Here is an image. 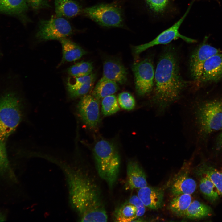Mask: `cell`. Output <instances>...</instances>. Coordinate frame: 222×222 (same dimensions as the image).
<instances>
[{
    "label": "cell",
    "instance_id": "cell-25",
    "mask_svg": "<svg viewBox=\"0 0 222 222\" xmlns=\"http://www.w3.org/2000/svg\"><path fill=\"white\" fill-rule=\"evenodd\" d=\"M175 196L170 201V208L175 214L183 216L192 201V197L191 195L188 194Z\"/></svg>",
    "mask_w": 222,
    "mask_h": 222
},
{
    "label": "cell",
    "instance_id": "cell-14",
    "mask_svg": "<svg viewBox=\"0 0 222 222\" xmlns=\"http://www.w3.org/2000/svg\"><path fill=\"white\" fill-rule=\"evenodd\" d=\"M138 190L137 195L146 207L156 210L162 206L164 192L162 189L147 186Z\"/></svg>",
    "mask_w": 222,
    "mask_h": 222
},
{
    "label": "cell",
    "instance_id": "cell-17",
    "mask_svg": "<svg viewBox=\"0 0 222 222\" xmlns=\"http://www.w3.org/2000/svg\"><path fill=\"white\" fill-rule=\"evenodd\" d=\"M54 4L57 17L72 18L83 11L81 6L74 0H54Z\"/></svg>",
    "mask_w": 222,
    "mask_h": 222
},
{
    "label": "cell",
    "instance_id": "cell-11",
    "mask_svg": "<svg viewBox=\"0 0 222 222\" xmlns=\"http://www.w3.org/2000/svg\"><path fill=\"white\" fill-rule=\"evenodd\" d=\"M204 41L195 50L190 58L189 68L192 77L198 81L204 64L211 56L222 52L220 50L206 43Z\"/></svg>",
    "mask_w": 222,
    "mask_h": 222
},
{
    "label": "cell",
    "instance_id": "cell-21",
    "mask_svg": "<svg viewBox=\"0 0 222 222\" xmlns=\"http://www.w3.org/2000/svg\"><path fill=\"white\" fill-rule=\"evenodd\" d=\"M28 9L27 0H0V13L23 15Z\"/></svg>",
    "mask_w": 222,
    "mask_h": 222
},
{
    "label": "cell",
    "instance_id": "cell-9",
    "mask_svg": "<svg viewBox=\"0 0 222 222\" xmlns=\"http://www.w3.org/2000/svg\"><path fill=\"white\" fill-rule=\"evenodd\" d=\"M192 5L191 3L183 15L178 21L160 33L154 39L147 43L134 47V52L135 54L138 55L150 47L156 45L166 44L174 40L179 38L181 39L187 43L195 42V40L182 35L179 31V27L189 13Z\"/></svg>",
    "mask_w": 222,
    "mask_h": 222
},
{
    "label": "cell",
    "instance_id": "cell-28",
    "mask_svg": "<svg viewBox=\"0 0 222 222\" xmlns=\"http://www.w3.org/2000/svg\"><path fill=\"white\" fill-rule=\"evenodd\" d=\"M150 11L155 15L165 14L169 8L171 0H145Z\"/></svg>",
    "mask_w": 222,
    "mask_h": 222
},
{
    "label": "cell",
    "instance_id": "cell-31",
    "mask_svg": "<svg viewBox=\"0 0 222 222\" xmlns=\"http://www.w3.org/2000/svg\"><path fill=\"white\" fill-rule=\"evenodd\" d=\"M117 100L120 106L123 109L130 110L135 106V101L134 97L130 93L123 92L119 94Z\"/></svg>",
    "mask_w": 222,
    "mask_h": 222
},
{
    "label": "cell",
    "instance_id": "cell-4",
    "mask_svg": "<svg viewBox=\"0 0 222 222\" xmlns=\"http://www.w3.org/2000/svg\"><path fill=\"white\" fill-rule=\"evenodd\" d=\"M22 117L21 103L15 93H7L0 97V140L5 142L19 124Z\"/></svg>",
    "mask_w": 222,
    "mask_h": 222
},
{
    "label": "cell",
    "instance_id": "cell-13",
    "mask_svg": "<svg viewBox=\"0 0 222 222\" xmlns=\"http://www.w3.org/2000/svg\"><path fill=\"white\" fill-rule=\"evenodd\" d=\"M126 189H139L147 186L145 172L136 161H129L127 165Z\"/></svg>",
    "mask_w": 222,
    "mask_h": 222
},
{
    "label": "cell",
    "instance_id": "cell-33",
    "mask_svg": "<svg viewBox=\"0 0 222 222\" xmlns=\"http://www.w3.org/2000/svg\"><path fill=\"white\" fill-rule=\"evenodd\" d=\"M127 201L136 208L138 218L144 215L146 212V207L137 195L131 196Z\"/></svg>",
    "mask_w": 222,
    "mask_h": 222
},
{
    "label": "cell",
    "instance_id": "cell-26",
    "mask_svg": "<svg viewBox=\"0 0 222 222\" xmlns=\"http://www.w3.org/2000/svg\"><path fill=\"white\" fill-rule=\"evenodd\" d=\"M93 66L89 62H81L71 66L67 70L68 73L71 76L81 77L92 73Z\"/></svg>",
    "mask_w": 222,
    "mask_h": 222
},
{
    "label": "cell",
    "instance_id": "cell-36",
    "mask_svg": "<svg viewBox=\"0 0 222 222\" xmlns=\"http://www.w3.org/2000/svg\"><path fill=\"white\" fill-rule=\"evenodd\" d=\"M5 220L4 217L2 215L0 214V221H4Z\"/></svg>",
    "mask_w": 222,
    "mask_h": 222
},
{
    "label": "cell",
    "instance_id": "cell-5",
    "mask_svg": "<svg viewBox=\"0 0 222 222\" xmlns=\"http://www.w3.org/2000/svg\"><path fill=\"white\" fill-rule=\"evenodd\" d=\"M199 131L208 134L222 130V100L214 99L201 103L195 110Z\"/></svg>",
    "mask_w": 222,
    "mask_h": 222
},
{
    "label": "cell",
    "instance_id": "cell-2",
    "mask_svg": "<svg viewBox=\"0 0 222 222\" xmlns=\"http://www.w3.org/2000/svg\"><path fill=\"white\" fill-rule=\"evenodd\" d=\"M68 178L72 202L81 221H107L101 192L94 181L79 172H69Z\"/></svg>",
    "mask_w": 222,
    "mask_h": 222
},
{
    "label": "cell",
    "instance_id": "cell-34",
    "mask_svg": "<svg viewBox=\"0 0 222 222\" xmlns=\"http://www.w3.org/2000/svg\"><path fill=\"white\" fill-rule=\"evenodd\" d=\"M27 1L28 5L35 10L50 7L48 0H27Z\"/></svg>",
    "mask_w": 222,
    "mask_h": 222
},
{
    "label": "cell",
    "instance_id": "cell-23",
    "mask_svg": "<svg viewBox=\"0 0 222 222\" xmlns=\"http://www.w3.org/2000/svg\"><path fill=\"white\" fill-rule=\"evenodd\" d=\"M200 178L199 187L200 191L210 202H213L219 198V194L215 186L207 175L195 172Z\"/></svg>",
    "mask_w": 222,
    "mask_h": 222
},
{
    "label": "cell",
    "instance_id": "cell-32",
    "mask_svg": "<svg viewBox=\"0 0 222 222\" xmlns=\"http://www.w3.org/2000/svg\"><path fill=\"white\" fill-rule=\"evenodd\" d=\"M93 83H88L78 87L68 88L70 97L74 99L87 94L92 87Z\"/></svg>",
    "mask_w": 222,
    "mask_h": 222
},
{
    "label": "cell",
    "instance_id": "cell-6",
    "mask_svg": "<svg viewBox=\"0 0 222 222\" xmlns=\"http://www.w3.org/2000/svg\"><path fill=\"white\" fill-rule=\"evenodd\" d=\"M82 12L98 24L107 27H122L123 19L120 9L109 4H101L83 10Z\"/></svg>",
    "mask_w": 222,
    "mask_h": 222
},
{
    "label": "cell",
    "instance_id": "cell-15",
    "mask_svg": "<svg viewBox=\"0 0 222 222\" xmlns=\"http://www.w3.org/2000/svg\"><path fill=\"white\" fill-rule=\"evenodd\" d=\"M195 180L190 177L187 171H182L174 178L171 186V192L174 195H191L196 188Z\"/></svg>",
    "mask_w": 222,
    "mask_h": 222
},
{
    "label": "cell",
    "instance_id": "cell-10",
    "mask_svg": "<svg viewBox=\"0 0 222 222\" xmlns=\"http://www.w3.org/2000/svg\"><path fill=\"white\" fill-rule=\"evenodd\" d=\"M99 100L92 95L82 96L77 105L79 116L89 128L94 129L98 125L100 119Z\"/></svg>",
    "mask_w": 222,
    "mask_h": 222
},
{
    "label": "cell",
    "instance_id": "cell-18",
    "mask_svg": "<svg viewBox=\"0 0 222 222\" xmlns=\"http://www.w3.org/2000/svg\"><path fill=\"white\" fill-rule=\"evenodd\" d=\"M59 40L62 48V62L75 61L86 54V51L81 47L66 38Z\"/></svg>",
    "mask_w": 222,
    "mask_h": 222
},
{
    "label": "cell",
    "instance_id": "cell-30",
    "mask_svg": "<svg viewBox=\"0 0 222 222\" xmlns=\"http://www.w3.org/2000/svg\"><path fill=\"white\" fill-rule=\"evenodd\" d=\"M95 79L94 74H91L81 77H75L71 76L69 77L67 81V88H71L78 87L89 82H94Z\"/></svg>",
    "mask_w": 222,
    "mask_h": 222
},
{
    "label": "cell",
    "instance_id": "cell-3",
    "mask_svg": "<svg viewBox=\"0 0 222 222\" xmlns=\"http://www.w3.org/2000/svg\"><path fill=\"white\" fill-rule=\"evenodd\" d=\"M97 171L99 176L112 187L118 178L120 157L114 146L111 142L101 140L95 144L93 150Z\"/></svg>",
    "mask_w": 222,
    "mask_h": 222
},
{
    "label": "cell",
    "instance_id": "cell-12",
    "mask_svg": "<svg viewBox=\"0 0 222 222\" xmlns=\"http://www.w3.org/2000/svg\"><path fill=\"white\" fill-rule=\"evenodd\" d=\"M222 78V52L211 56L205 63L199 82L217 81Z\"/></svg>",
    "mask_w": 222,
    "mask_h": 222
},
{
    "label": "cell",
    "instance_id": "cell-22",
    "mask_svg": "<svg viewBox=\"0 0 222 222\" xmlns=\"http://www.w3.org/2000/svg\"><path fill=\"white\" fill-rule=\"evenodd\" d=\"M137 212L135 206L127 201L116 210L114 220L115 221L120 222L134 221L138 218Z\"/></svg>",
    "mask_w": 222,
    "mask_h": 222
},
{
    "label": "cell",
    "instance_id": "cell-16",
    "mask_svg": "<svg viewBox=\"0 0 222 222\" xmlns=\"http://www.w3.org/2000/svg\"><path fill=\"white\" fill-rule=\"evenodd\" d=\"M102 77L120 84H124L127 81V72L120 63L109 60L104 63Z\"/></svg>",
    "mask_w": 222,
    "mask_h": 222
},
{
    "label": "cell",
    "instance_id": "cell-1",
    "mask_svg": "<svg viewBox=\"0 0 222 222\" xmlns=\"http://www.w3.org/2000/svg\"><path fill=\"white\" fill-rule=\"evenodd\" d=\"M187 84L180 75L175 50L167 47L160 58L155 71L150 107L158 113H163L179 99Z\"/></svg>",
    "mask_w": 222,
    "mask_h": 222
},
{
    "label": "cell",
    "instance_id": "cell-29",
    "mask_svg": "<svg viewBox=\"0 0 222 222\" xmlns=\"http://www.w3.org/2000/svg\"><path fill=\"white\" fill-rule=\"evenodd\" d=\"M8 173L14 178L9 164L6 151L5 142L0 139V174Z\"/></svg>",
    "mask_w": 222,
    "mask_h": 222
},
{
    "label": "cell",
    "instance_id": "cell-24",
    "mask_svg": "<svg viewBox=\"0 0 222 222\" xmlns=\"http://www.w3.org/2000/svg\"><path fill=\"white\" fill-rule=\"evenodd\" d=\"M195 172L207 176L215 186L219 195H222V171L203 163L198 167L195 170Z\"/></svg>",
    "mask_w": 222,
    "mask_h": 222
},
{
    "label": "cell",
    "instance_id": "cell-20",
    "mask_svg": "<svg viewBox=\"0 0 222 222\" xmlns=\"http://www.w3.org/2000/svg\"><path fill=\"white\" fill-rule=\"evenodd\" d=\"M212 212L209 206L195 200L192 201L183 216L190 219H200L209 216Z\"/></svg>",
    "mask_w": 222,
    "mask_h": 222
},
{
    "label": "cell",
    "instance_id": "cell-27",
    "mask_svg": "<svg viewBox=\"0 0 222 222\" xmlns=\"http://www.w3.org/2000/svg\"><path fill=\"white\" fill-rule=\"evenodd\" d=\"M120 110L117 99L114 94L107 96L102 99L101 111L105 116L113 114Z\"/></svg>",
    "mask_w": 222,
    "mask_h": 222
},
{
    "label": "cell",
    "instance_id": "cell-8",
    "mask_svg": "<svg viewBox=\"0 0 222 222\" xmlns=\"http://www.w3.org/2000/svg\"><path fill=\"white\" fill-rule=\"evenodd\" d=\"M136 92L140 96L149 94L153 90L155 71L153 62L146 59L134 64L132 66Z\"/></svg>",
    "mask_w": 222,
    "mask_h": 222
},
{
    "label": "cell",
    "instance_id": "cell-7",
    "mask_svg": "<svg viewBox=\"0 0 222 222\" xmlns=\"http://www.w3.org/2000/svg\"><path fill=\"white\" fill-rule=\"evenodd\" d=\"M36 35L40 41L60 40L71 35L73 29L70 23L62 17H52L40 21Z\"/></svg>",
    "mask_w": 222,
    "mask_h": 222
},
{
    "label": "cell",
    "instance_id": "cell-19",
    "mask_svg": "<svg viewBox=\"0 0 222 222\" xmlns=\"http://www.w3.org/2000/svg\"><path fill=\"white\" fill-rule=\"evenodd\" d=\"M118 89L117 83L102 77L96 84L92 95L99 100L107 96L113 94Z\"/></svg>",
    "mask_w": 222,
    "mask_h": 222
},
{
    "label": "cell",
    "instance_id": "cell-35",
    "mask_svg": "<svg viewBox=\"0 0 222 222\" xmlns=\"http://www.w3.org/2000/svg\"><path fill=\"white\" fill-rule=\"evenodd\" d=\"M221 130L217 140L216 146L217 149L218 150L222 149V130Z\"/></svg>",
    "mask_w": 222,
    "mask_h": 222
}]
</instances>
